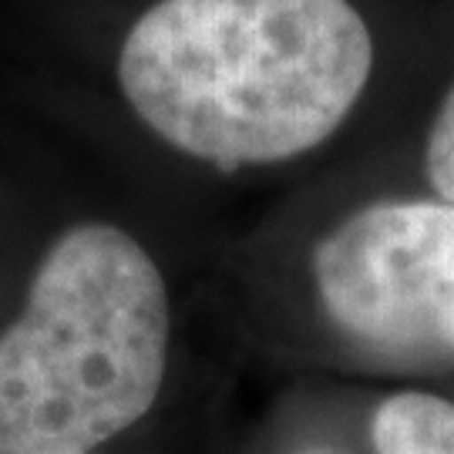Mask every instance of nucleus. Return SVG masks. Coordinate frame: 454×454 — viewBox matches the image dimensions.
<instances>
[{
    "label": "nucleus",
    "mask_w": 454,
    "mask_h": 454,
    "mask_svg": "<svg viewBox=\"0 0 454 454\" xmlns=\"http://www.w3.org/2000/svg\"><path fill=\"white\" fill-rule=\"evenodd\" d=\"M377 454H454V404L438 394L404 390L373 411Z\"/></svg>",
    "instance_id": "4"
},
{
    "label": "nucleus",
    "mask_w": 454,
    "mask_h": 454,
    "mask_svg": "<svg viewBox=\"0 0 454 454\" xmlns=\"http://www.w3.org/2000/svg\"><path fill=\"white\" fill-rule=\"evenodd\" d=\"M424 172H427L431 189L444 202H454V84L448 88V95L434 114V125L427 131Z\"/></svg>",
    "instance_id": "5"
},
{
    "label": "nucleus",
    "mask_w": 454,
    "mask_h": 454,
    "mask_svg": "<svg viewBox=\"0 0 454 454\" xmlns=\"http://www.w3.org/2000/svg\"><path fill=\"white\" fill-rule=\"evenodd\" d=\"M326 320L373 357L454 360V202H373L313 253Z\"/></svg>",
    "instance_id": "3"
},
{
    "label": "nucleus",
    "mask_w": 454,
    "mask_h": 454,
    "mask_svg": "<svg viewBox=\"0 0 454 454\" xmlns=\"http://www.w3.org/2000/svg\"><path fill=\"white\" fill-rule=\"evenodd\" d=\"M371 71V27L350 0H159L118 54L135 114L172 148L223 168L326 142Z\"/></svg>",
    "instance_id": "1"
},
{
    "label": "nucleus",
    "mask_w": 454,
    "mask_h": 454,
    "mask_svg": "<svg viewBox=\"0 0 454 454\" xmlns=\"http://www.w3.org/2000/svg\"><path fill=\"white\" fill-rule=\"evenodd\" d=\"M168 337L142 243L108 223L67 229L0 333V454H91L129 431L162 390Z\"/></svg>",
    "instance_id": "2"
}]
</instances>
